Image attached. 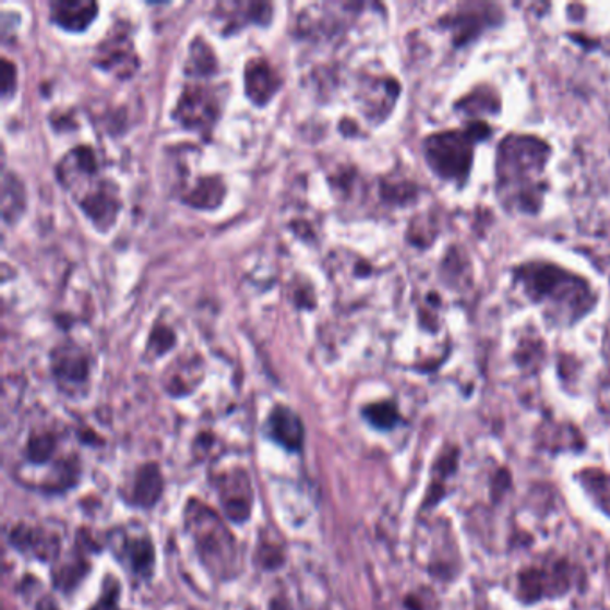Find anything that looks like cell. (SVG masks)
I'll return each instance as SVG.
<instances>
[{
    "instance_id": "4fadbf2b",
    "label": "cell",
    "mask_w": 610,
    "mask_h": 610,
    "mask_svg": "<svg viewBox=\"0 0 610 610\" xmlns=\"http://www.w3.org/2000/svg\"><path fill=\"white\" fill-rule=\"evenodd\" d=\"M97 15V4L92 0H55L50 4V16L63 29L85 31Z\"/></svg>"
},
{
    "instance_id": "30bf717a",
    "label": "cell",
    "mask_w": 610,
    "mask_h": 610,
    "mask_svg": "<svg viewBox=\"0 0 610 610\" xmlns=\"http://www.w3.org/2000/svg\"><path fill=\"white\" fill-rule=\"evenodd\" d=\"M215 15L224 22L226 33H234L242 25H267L273 16V5L267 2H223L217 5Z\"/></svg>"
},
{
    "instance_id": "6da1fadb",
    "label": "cell",
    "mask_w": 610,
    "mask_h": 610,
    "mask_svg": "<svg viewBox=\"0 0 610 610\" xmlns=\"http://www.w3.org/2000/svg\"><path fill=\"white\" fill-rule=\"evenodd\" d=\"M187 530L198 546L199 555L212 575L228 581L239 571V548L228 526L210 506L192 502L184 511Z\"/></svg>"
},
{
    "instance_id": "5b68a950",
    "label": "cell",
    "mask_w": 610,
    "mask_h": 610,
    "mask_svg": "<svg viewBox=\"0 0 610 610\" xmlns=\"http://www.w3.org/2000/svg\"><path fill=\"white\" fill-rule=\"evenodd\" d=\"M220 505L226 516L234 523H246L253 509V489L248 473L235 467L231 471L224 473L215 481Z\"/></svg>"
},
{
    "instance_id": "ac0fdd59",
    "label": "cell",
    "mask_w": 610,
    "mask_h": 610,
    "mask_svg": "<svg viewBox=\"0 0 610 610\" xmlns=\"http://www.w3.org/2000/svg\"><path fill=\"white\" fill-rule=\"evenodd\" d=\"M25 208L24 184L11 172H5L2 179V215L5 223H13L21 217Z\"/></svg>"
},
{
    "instance_id": "9a60e30c",
    "label": "cell",
    "mask_w": 610,
    "mask_h": 610,
    "mask_svg": "<svg viewBox=\"0 0 610 610\" xmlns=\"http://www.w3.org/2000/svg\"><path fill=\"white\" fill-rule=\"evenodd\" d=\"M224 195H226V187L220 178L210 176V178L199 179L195 187H190L184 192L183 203L189 204L192 208L214 210L220 204Z\"/></svg>"
},
{
    "instance_id": "d4e9b609",
    "label": "cell",
    "mask_w": 610,
    "mask_h": 610,
    "mask_svg": "<svg viewBox=\"0 0 610 610\" xmlns=\"http://www.w3.org/2000/svg\"><path fill=\"white\" fill-rule=\"evenodd\" d=\"M0 65H2V77H0V85H2V97L8 99L10 97L11 92L15 89L16 85V69L10 60H5L2 58L0 61Z\"/></svg>"
},
{
    "instance_id": "44dd1931",
    "label": "cell",
    "mask_w": 610,
    "mask_h": 610,
    "mask_svg": "<svg viewBox=\"0 0 610 610\" xmlns=\"http://www.w3.org/2000/svg\"><path fill=\"white\" fill-rule=\"evenodd\" d=\"M56 452V439L50 433H33L27 441L25 455L29 458L31 464H44L50 461Z\"/></svg>"
},
{
    "instance_id": "3957f363",
    "label": "cell",
    "mask_w": 610,
    "mask_h": 610,
    "mask_svg": "<svg viewBox=\"0 0 610 610\" xmlns=\"http://www.w3.org/2000/svg\"><path fill=\"white\" fill-rule=\"evenodd\" d=\"M175 119L190 131L208 133L220 115V99L215 88L203 85H189L179 95Z\"/></svg>"
},
{
    "instance_id": "ba28073f",
    "label": "cell",
    "mask_w": 610,
    "mask_h": 610,
    "mask_svg": "<svg viewBox=\"0 0 610 610\" xmlns=\"http://www.w3.org/2000/svg\"><path fill=\"white\" fill-rule=\"evenodd\" d=\"M243 85H246V95L249 99L253 100L254 105L263 106L267 105L268 100L273 99L274 94L278 92L282 80L267 61L256 58L246 65Z\"/></svg>"
},
{
    "instance_id": "8992f818",
    "label": "cell",
    "mask_w": 610,
    "mask_h": 610,
    "mask_svg": "<svg viewBox=\"0 0 610 610\" xmlns=\"http://www.w3.org/2000/svg\"><path fill=\"white\" fill-rule=\"evenodd\" d=\"M50 371L63 391L74 393L88 380V357L77 344H60L50 352Z\"/></svg>"
},
{
    "instance_id": "7402d4cb",
    "label": "cell",
    "mask_w": 610,
    "mask_h": 610,
    "mask_svg": "<svg viewBox=\"0 0 610 610\" xmlns=\"http://www.w3.org/2000/svg\"><path fill=\"white\" fill-rule=\"evenodd\" d=\"M86 573H88V562L81 561V559L67 562L60 566V570L55 571L56 587L63 590L74 589Z\"/></svg>"
},
{
    "instance_id": "cb8c5ba5",
    "label": "cell",
    "mask_w": 610,
    "mask_h": 610,
    "mask_svg": "<svg viewBox=\"0 0 610 610\" xmlns=\"http://www.w3.org/2000/svg\"><path fill=\"white\" fill-rule=\"evenodd\" d=\"M89 610H120L119 584L109 578L108 584H106L105 596Z\"/></svg>"
},
{
    "instance_id": "52a82bcc",
    "label": "cell",
    "mask_w": 610,
    "mask_h": 610,
    "mask_svg": "<svg viewBox=\"0 0 610 610\" xmlns=\"http://www.w3.org/2000/svg\"><path fill=\"white\" fill-rule=\"evenodd\" d=\"M80 206L86 217L100 229L108 231L115 223L120 210V199L117 187L109 181H99L86 190V194L80 199Z\"/></svg>"
},
{
    "instance_id": "7a4b0ae2",
    "label": "cell",
    "mask_w": 610,
    "mask_h": 610,
    "mask_svg": "<svg viewBox=\"0 0 610 610\" xmlns=\"http://www.w3.org/2000/svg\"><path fill=\"white\" fill-rule=\"evenodd\" d=\"M428 164L442 178H464L473 156L471 133L433 134L424 144Z\"/></svg>"
},
{
    "instance_id": "2e32d148",
    "label": "cell",
    "mask_w": 610,
    "mask_h": 610,
    "mask_svg": "<svg viewBox=\"0 0 610 610\" xmlns=\"http://www.w3.org/2000/svg\"><path fill=\"white\" fill-rule=\"evenodd\" d=\"M125 561L133 573L140 576H151L154 567V548L147 537H131L124 542Z\"/></svg>"
},
{
    "instance_id": "484cf974",
    "label": "cell",
    "mask_w": 610,
    "mask_h": 610,
    "mask_svg": "<svg viewBox=\"0 0 610 610\" xmlns=\"http://www.w3.org/2000/svg\"><path fill=\"white\" fill-rule=\"evenodd\" d=\"M260 562H262L263 567H278L284 561V555H282V551L278 548H274V546H260L259 550Z\"/></svg>"
},
{
    "instance_id": "277c9868",
    "label": "cell",
    "mask_w": 610,
    "mask_h": 610,
    "mask_svg": "<svg viewBox=\"0 0 610 610\" xmlns=\"http://www.w3.org/2000/svg\"><path fill=\"white\" fill-rule=\"evenodd\" d=\"M95 65L111 72L120 80H128L139 69V56L134 52L128 31L113 27L95 50Z\"/></svg>"
},
{
    "instance_id": "d6986e66",
    "label": "cell",
    "mask_w": 610,
    "mask_h": 610,
    "mask_svg": "<svg viewBox=\"0 0 610 610\" xmlns=\"http://www.w3.org/2000/svg\"><path fill=\"white\" fill-rule=\"evenodd\" d=\"M169 383H167V388L169 393L172 394H183L190 388L194 387V383H198L199 378V360H189V362L181 363V366H175V368L169 369Z\"/></svg>"
},
{
    "instance_id": "8fae6325",
    "label": "cell",
    "mask_w": 610,
    "mask_h": 610,
    "mask_svg": "<svg viewBox=\"0 0 610 610\" xmlns=\"http://www.w3.org/2000/svg\"><path fill=\"white\" fill-rule=\"evenodd\" d=\"M267 432L274 442H278L279 446H284L288 452H299L303 447V422L290 408H274L268 416Z\"/></svg>"
},
{
    "instance_id": "5bb4252c",
    "label": "cell",
    "mask_w": 610,
    "mask_h": 610,
    "mask_svg": "<svg viewBox=\"0 0 610 610\" xmlns=\"http://www.w3.org/2000/svg\"><path fill=\"white\" fill-rule=\"evenodd\" d=\"M162 492H164V477H162L158 464H145V466L140 467L136 477H134L131 503L151 509V506L156 505Z\"/></svg>"
},
{
    "instance_id": "7c38bea8",
    "label": "cell",
    "mask_w": 610,
    "mask_h": 610,
    "mask_svg": "<svg viewBox=\"0 0 610 610\" xmlns=\"http://www.w3.org/2000/svg\"><path fill=\"white\" fill-rule=\"evenodd\" d=\"M11 542L24 553L40 559V561H52L60 553V539L47 534L41 528H31V526H16L11 531Z\"/></svg>"
},
{
    "instance_id": "9c48e42d",
    "label": "cell",
    "mask_w": 610,
    "mask_h": 610,
    "mask_svg": "<svg viewBox=\"0 0 610 610\" xmlns=\"http://www.w3.org/2000/svg\"><path fill=\"white\" fill-rule=\"evenodd\" d=\"M95 170H97V159H95L94 151L86 145H80L63 156L56 167V178L65 189L77 192L81 183L85 179L92 178Z\"/></svg>"
},
{
    "instance_id": "ffe728a7",
    "label": "cell",
    "mask_w": 610,
    "mask_h": 610,
    "mask_svg": "<svg viewBox=\"0 0 610 610\" xmlns=\"http://www.w3.org/2000/svg\"><path fill=\"white\" fill-rule=\"evenodd\" d=\"M363 417L380 430H391L399 422L396 405L388 402L374 403L363 408Z\"/></svg>"
},
{
    "instance_id": "e0dca14e",
    "label": "cell",
    "mask_w": 610,
    "mask_h": 610,
    "mask_svg": "<svg viewBox=\"0 0 610 610\" xmlns=\"http://www.w3.org/2000/svg\"><path fill=\"white\" fill-rule=\"evenodd\" d=\"M217 58H215L214 50L210 49L204 38H195L190 44L189 58L184 63V74L195 75H212L217 72Z\"/></svg>"
},
{
    "instance_id": "603a6c76",
    "label": "cell",
    "mask_w": 610,
    "mask_h": 610,
    "mask_svg": "<svg viewBox=\"0 0 610 610\" xmlns=\"http://www.w3.org/2000/svg\"><path fill=\"white\" fill-rule=\"evenodd\" d=\"M175 332H172L169 326L158 323L153 327V332H151L147 352L153 355V357H162V355H165V352L169 351V349L175 346Z\"/></svg>"
}]
</instances>
